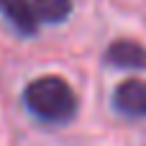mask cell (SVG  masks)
<instances>
[{
	"mask_svg": "<svg viewBox=\"0 0 146 146\" xmlns=\"http://www.w3.org/2000/svg\"><path fill=\"white\" fill-rule=\"evenodd\" d=\"M23 103L31 115H36L44 123H54V126L72 121L77 113V98L72 87L67 85V80L54 77V74L28 82L23 90Z\"/></svg>",
	"mask_w": 146,
	"mask_h": 146,
	"instance_id": "cell-1",
	"label": "cell"
},
{
	"mask_svg": "<svg viewBox=\"0 0 146 146\" xmlns=\"http://www.w3.org/2000/svg\"><path fill=\"white\" fill-rule=\"evenodd\" d=\"M113 108L126 118H144L146 115V82L144 80H126L113 92Z\"/></svg>",
	"mask_w": 146,
	"mask_h": 146,
	"instance_id": "cell-2",
	"label": "cell"
},
{
	"mask_svg": "<svg viewBox=\"0 0 146 146\" xmlns=\"http://www.w3.org/2000/svg\"><path fill=\"white\" fill-rule=\"evenodd\" d=\"M105 62L121 69H144L146 67V49L139 41L131 38H118L108 46L105 51Z\"/></svg>",
	"mask_w": 146,
	"mask_h": 146,
	"instance_id": "cell-3",
	"label": "cell"
},
{
	"mask_svg": "<svg viewBox=\"0 0 146 146\" xmlns=\"http://www.w3.org/2000/svg\"><path fill=\"white\" fill-rule=\"evenodd\" d=\"M0 13L21 36H33L38 31V18L31 8V0H0Z\"/></svg>",
	"mask_w": 146,
	"mask_h": 146,
	"instance_id": "cell-4",
	"label": "cell"
},
{
	"mask_svg": "<svg viewBox=\"0 0 146 146\" xmlns=\"http://www.w3.org/2000/svg\"><path fill=\"white\" fill-rule=\"evenodd\" d=\"M31 8H33L38 21L62 23L72 13V0H31Z\"/></svg>",
	"mask_w": 146,
	"mask_h": 146,
	"instance_id": "cell-5",
	"label": "cell"
}]
</instances>
